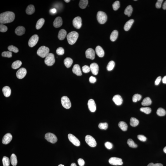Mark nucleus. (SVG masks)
Wrapping results in <instances>:
<instances>
[{
  "instance_id": "35",
  "label": "nucleus",
  "mask_w": 166,
  "mask_h": 166,
  "mask_svg": "<svg viewBox=\"0 0 166 166\" xmlns=\"http://www.w3.org/2000/svg\"><path fill=\"white\" fill-rule=\"evenodd\" d=\"M22 62L19 60H17L14 62L12 64L11 67L13 69H16L19 68L22 65Z\"/></svg>"
},
{
  "instance_id": "8",
  "label": "nucleus",
  "mask_w": 166,
  "mask_h": 166,
  "mask_svg": "<svg viewBox=\"0 0 166 166\" xmlns=\"http://www.w3.org/2000/svg\"><path fill=\"white\" fill-rule=\"evenodd\" d=\"M61 102L62 105L64 108L69 109L71 107V103L69 99L67 96H64L62 98Z\"/></svg>"
},
{
  "instance_id": "62",
  "label": "nucleus",
  "mask_w": 166,
  "mask_h": 166,
  "mask_svg": "<svg viewBox=\"0 0 166 166\" xmlns=\"http://www.w3.org/2000/svg\"><path fill=\"white\" fill-rule=\"evenodd\" d=\"M163 151L166 154V147H164V148L163 149Z\"/></svg>"
},
{
  "instance_id": "23",
  "label": "nucleus",
  "mask_w": 166,
  "mask_h": 166,
  "mask_svg": "<svg viewBox=\"0 0 166 166\" xmlns=\"http://www.w3.org/2000/svg\"><path fill=\"white\" fill-rule=\"evenodd\" d=\"M3 94L5 96L8 97L10 96L11 93V90L10 87L8 86L3 87L2 89Z\"/></svg>"
},
{
  "instance_id": "31",
  "label": "nucleus",
  "mask_w": 166,
  "mask_h": 166,
  "mask_svg": "<svg viewBox=\"0 0 166 166\" xmlns=\"http://www.w3.org/2000/svg\"><path fill=\"white\" fill-rule=\"evenodd\" d=\"M133 8L131 6L129 5L126 8L124 11L125 14L130 17L132 14L133 12Z\"/></svg>"
},
{
  "instance_id": "45",
  "label": "nucleus",
  "mask_w": 166,
  "mask_h": 166,
  "mask_svg": "<svg viewBox=\"0 0 166 166\" xmlns=\"http://www.w3.org/2000/svg\"><path fill=\"white\" fill-rule=\"evenodd\" d=\"M112 7H113V9L114 10H118L120 7V2L118 1H116L113 3V5H112Z\"/></svg>"
},
{
  "instance_id": "47",
  "label": "nucleus",
  "mask_w": 166,
  "mask_h": 166,
  "mask_svg": "<svg viewBox=\"0 0 166 166\" xmlns=\"http://www.w3.org/2000/svg\"><path fill=\"white\" fill-rule=\"evenodd\" d=\"M56 52L57 54L59 55H62L64 53V49L62 47H60L57 49Z\"/></svg>"
},
{
  "instance_id": "5",
  "label": "nucleus",
  "mask_w": 166,
  "mask_h": 166,
  "mask_svg": "<svg viewBox=\"0 0 166 166\" xmlns=\"http://www.w3.org/2000/svg\"><path fill=\"white\" fill-rule=\"evenodd\" d=\"M55 62L54 55L52 53H50L45 57V63L48 66H52Z\"/></svg>"
},
{
  "instance_id": "29",
  "label": "nucleus",
  "mask_w": 166,
  "mask_h": 166,
  "mask_svg": "<svg viewBox=\"0 0 166 166\" xmlns=\"http://www.w3.org/2000/svg\"><path fill=\"white\" fill-rule=\"evenodd\" d=\"M152 103L151 99L149 97L145 98L141 102V105L143 106H148Z\"/></svg>"
},
{
  "instance_id": "9",
  "label": "nucleus",
  "mask_w": 166,
  "mask_h": 166,
  "mask_svg": "<svg viewBox=\"0 0 166 166\" xmlns=\"http://www.w3.org/2000/svg\"><path fill=\"white\" fill-rule=\"evenodd\" d=\"M109 162L110 164L113 165H121L123 163L122 159L116 157H112L109 160Z\"/></svg>"
},
{
  "instance_id": "58",
  "label": "nucleus",
  "mask_w": 166,
  "mask_h": 166,
  "mask_svg": "<svg viewBox=\"0 0 166 166\" xmlns=\"http://www.w3.org/2000/svg\"><path fill=\"white\" fill-rule=\"evenodd\" d=\"M163 9L164 10H166V1L164 3H163V7H162Z\"/></svg>"
},
{
  "instance_id": "22",
  "label": "nucleus",
  "mask_w": 166,
  "mask_h": 166,
  "mask_svg": "<svg viewBox=\"0 0 166 166\" xmlns=\"http://www.w3.org/2000/svg\"><path fill=\"white\" fill-rule=\"evenodd\" d=\"M95 51L97 55L101 58H102L104 55V51L102 48L99 46H97L96 48Z\"/></svg>"
},
{
  "instance_id": "1",
  "label": "nucleus",
  "mask_w": 166,
  "mask_h": 166,
  "mask_svg": "<svg viewBox=\"0 0 166 166\" xmlns=\"http://www.w3.org/2000/svg\"><path fill=\"white\" fill-rule=\"evenodd\" d=\"M15 18V14L12 12H5L0 15V23L1 24L11 23Z\"/></svg>"
},
{
  "instance_id": "12",
  "label": "nucleus",
  "mask_w": 166,
  "mask_h": 166,
  "mask_svg": "<svg viewBox=\"0 0 166 166\" xmlns=\"http://www.w3.org/2000/svg\"><path fill=\"white\" fill-rule=\"evenodd\" d=\"M73 24L75 28L77 29L80 28L82 25L81 18L79 16L75 18L73 20Z\"/></svg>"
},
{
  "instance_id": "64",
  "label": "nucleus",
  "mask_w": 166,
  "mask_h": 166,
  "mask_svg": "<svg viewBox=\"0 0 166 166\" xmlns=\"http://www.w3.org/2000/svg\"><path fill=\"white\" fill-rule=\"evenodd\" d=\"M58 166H64V165H62V164H60Z\"/></svg>"
},
{
  "instance_id": "27",
  "label": "nucleus",
  "mask_w": 166,
  "mask_h": 166,
  "mask_svg": "<svg viewBox=\"0 0 166 166\" xmlns=\"http://www.w3.org/2000/svg\"><path fill=\"white\" fill-rule=\"evenodd\" d=\"M64 64L67 68L71 67L73 63V60L70 58H66L64 61Z\"/></svg>"
},
{
  "instance_id": "24",
  "label": "nucleus",
  "mask_w": 166,
  "mask_h": 166,
  "mask_svg": "<svg viewBox=\"0 0 166 166\" xmlns=\"http://www.w3.org/2000/svg\"><path fill=\"white\" fill-rule=\"evenodd\" d=\"M67 32L66 30L62 29L59 31L58 35V38L60 40H62L64 39L66 37Z\"/></svg>"
},
{
  "instance_id": "16",
  "label": "nucleus",
  "mask_w": 166,
  "mask_h": 166,
  "mask_svg": "<svg viewBox=\"0 0 166 166\" xmlns=\"http://www.w3.org/2000/svg\"><path fill=\"white\" fill-rule=\"evenodd\" d=\"M12 139V136L10 133H8L6 134L3 137L2 142L3 144L7 145L11 141Z\"/></svg>"
},
{
  "instance_id": "20",
  "label": "nucleus",
  "mask_w": 166,
  "mask_h": 166,
  "mask_svg": "<svg viewBox=\"0 0 166 166\" xmlns=\"http://www.w3.org/2000/svg\"><path fill=\"white\" fill-rule=\"evenodd\" d=\"M72 72L74 73L77 76L82 75L81 70L80 66L78 64H75L74 65L72 69Z\"/></svg>"
},
{
  "instance_id": "40",
  "label": "nucleus",
  "mask_w": 166,
  "mask_h": 166,
  "mask_svg": "<svg viewBox=\"0 0 166 166\" xmlns=\"http://www.w3.org/2000/svg\"><path fill=\"white\" fill-rule=\"evenodd\" d=\"M129 146L130 147L133 148H136L137 147V145L134 143V141L132 139H128L127 141Z\"/></svg>"
},
{
  "instance_id": "13",
  "label": "nucleus",
  "mask_w": 166,
  "mask_h": 166,
  "mask_svg": "<svg viewBox=\"0 0 166 166\" xmlns=\"http://www.w3.org/2000/svg\"><path fill=\"white\" fill-rule=\"evenodd\" d=\"M27 70L24 68H21L17 71L16 75L18 79H21L25 76L27 74Z\"/></svg>"
},
{
  "instance_id": "36",
  "label": "nucleus",
  "mask_w": 166,
  "mask_h": 166,
  "mask_svg": "<svg viewBox=\"0 0 166 166\" xmlns=\"http://www.w3.org/2000/svg\"><path fill=\"white\" fill-rule=\"evenodd\" d=\"M88 3V1L87 0H81L79 2V6L82 9H85L87 7Z\"/></svg>"
},
{
  "instance_id": "42",
  "label": "nucleus",
  "mask_w": 166,
  "mask_h": 166,
  "mask_svg": "<svg viewBox=\"0 0 166 166\" xmlns=\"http://www.w3.org/2000/svg\"><path fill=\"white\" fill-rule=\"evenodd\" d=\"M141 98L142 96L141 95L138 94H134L132 98L133 101L134 102H136L141 100Z\"/></svg>"
},
{
  "instance_id": "32",
  "label": "nucleus",
  "mask_w": 166,
  "mask_h": 166,
  "mask_svg": "<svg viewBox=\"0 0 166 166\" xmlns=\"http://www.w3.org/2000/svg\"><path fill=\"white\" fill-rule=\"evenodd\" d=\"M10 162L13 166H16L17 164V157L15 154H12L10 157Z\"/></svg>"
},
{
  "instance_id": "26",
  "label": "nucleus",
  "mask_w": 166,
  "mask_h": 166,
  "mask_svg": "<svg viewBox=\"0 0 166 166\" xmlns=\"http://www.w3.org/2000/svg\"><path fill=\"white\" fill-rule=\"evenodd\" d=\"M35 11V7L32 5H30L28 6L26 10L27 14L29 15L32 14L34 13Z\"/></svg>"
},
{
  "instance_id": "30",
  "label": "nucleus",
  "mask_w": 166,
  "mask_h": 166,
  "mask_svg": "<svg viewBox=\"0 0 166 166\" xmlns=\"http://www.w3.org/2000/svg\"><path fill=\"white\" fill-rule=\"evenodd\" d=\"M118 36V32L116 30H114L112 32L110 38L112 42H114L117 38Z\"/></svg>"
},
{
  "instance_id": "14",
  "label": "nucleus",
  "mask_w": 166,
  "mask_h": 166,
  "mask_svg": "<svg viewBox=\"0 0 166 166\" xmlns=\"http://www.w3.org/2000/svg\"><path fill=\"white\" fill-rule=\"evenodd\" d=\"M86 58L93 60L95 57V52L94 50L91 48H89L86 50Z\"/></svg>"
},
{
  "instance_id": "54",
  "label": "nucleus",
  "mask_w": 166,
  "mask_h": 166,
  "mask_svg": "<svg viewBox=\"0 0 166 166\" xmlns=\"http://www.w3.org/2000/svg\"><path fill=\"white\" fill-rule=\"evenodd\" d=\"M162 78L161 76H159L157 78L155 82V84L156 85H158L160 83V82Z\"/></svg>"
},
{
  "instance_id": "55",
  "label": "nucleus",
  "mask_w": 166,
  "mask_h": 166,
  "mask_svg": "<svg viewBox=\"0 0 166 166\" xmlns=\"http://www.w3.org/2000/svg\"><path fill=\"white\" fill-rule=\"evenodd\" d=\"M96 79L95 77L93 76H91L89 78V81L91 83H94L96 81Z\"/></svg>"
},
{
  "instance_id": "61",
  "label": "nucleus",
  "mask_w": 166,
  "mask_h": 166,
  "mask_svg": "<svg viewBox=\"0 0 166 166\" xmlns=\"http://www.w3.org/2000/svg\"><path fill=\"white\" fill-rule=\"evenodd\" d=\"M71 166H77L75 163H73L71 164Z\"/></svg>"
},
{
  "instance_id": "46",
  "label": "nucleus",
  "mask_w": 166,
  "mask_h": 166,
  "mask_svg": "<svg viewBox=\"0 0 166 166\" xmlns=\"http://www.w3.org/2000/svg\"><path fill=\"white\" fill-rule=\"evenodd\" d=\"M2 56L8 57V58H11L12 56V53L11 52L9 51H4L2 54Z\"/></svg>"
},
{
  "instance_id": "7",
  "label": "nucleus",
  "mask_w": 166,
  "mask_h": 166,
  "mask_svg": "<svg viewBox=\"0 0 166 166\" xmlns=\"http://www.w3.org/2000/svg\"><path fill=\"white\" fill-rule=\"evenodd\" d=\"M45 138L49 142L53 144L55 143L58 140L55 135L51 133H46L45 135Z\"/></svg>"
},
{
  "instance_id": "11",
  "label": "nucleus",
  "mask_w": 166,
  "mask_h": 166,
  "mask_svg": "<svg viewBox=\"0 0 166 166\" xmlns=\"http://www.w3.org/2000/svg\"><path fill=\"white\" fill-rule=\"evenodd\" d=\"M68 137L69 140L74 145L77 146V147H79L80 146V141L74 135L70 134H68Z\"/></svg>"
},
{
  "instance_id": "21",
  "label": "nucleus",
  "mask_w": 166,
  "mask_h": 166,
  "mask_svg": "<svg viewBox=\"0 0 166 166\" xmlns=\"http://www.w3.org/2000/svg\"><path fill=\"white\" fill-rule=\"evenodd\" d=\"M25 28L23 26H19L16 28L15 30V33L18 36L23 35L25 33Z\"/></svg>"
},
{
  "instance_id": "33",
  "label": "nucleus",
  "mask_w": 166,
  "mask_h": 166,
  "mask_svg": "<svg viewBox=\"0 0 166 166\" xmlns=\"http://www.w3.org/2000/svg\"><path fill=\"white\" fill-rule=\"evenodd\" d=\"M119 127L123 131H126L128 128V126L127 124L124 121H120L119 123Z\"/></svg>"
},
{
  "instance_id": "28",
  "label": "nucleus",
  "mask_w": 166,
  "mask_h": 166,
  "mask_svg": "<svg viewBox=\"0 0 166 166\" xmlns=\"http://www.w3.org/2000/svg\"><path fill=\"white\" fill-rule=\"evenodd\" d=\"M45 22V20L43 18H41L37 21L36 25V28L37 30L40 29L43 27Z\"/></svg>"
},
{
  "instance_id": "17",
  "label": "nucleus",
  "mask_w": 166,
  "mask_h": 166,
  "mask_svg": "<svg viewBox=\"0 0 166 166\" xmlns=\"http://www.w3.org/2000/svg\"><path fill=\"white\" fill-rule=\"evenodd\" d=\"M91 71L93 74L97 75L99 72V67L97 64L96 63H93L90 66Z\"/></svg>"
},
{
  "instance_id": "2",
  "label": "nucleus",
  "mask_w": 166,
  "mask_h": 166,
  "mask_svg": "<svg viewBox=\"0 0 166 166\" xmlns=\"http://www.w3.org/2000/svg\"><path fill=\"white\" fill-rule=\"evenodd\" d=\"M79 37V34L75 31L69 33L67 36V39L69 44L73 45L76 42Z\"/></svg>"
},
{
  "instance_id": "56",
  "label": "nucleus",
  "mask_w": 166,
  "mask_h": 166,
  "mask_svg": "<svg viewBox=\"0 0 166 166\" xmlns=\"http://www.w3.org/2000/svg\"><path fill=\"white\" fill-rule=\"evenodd\" d=\"M57 10L55 9H51L50 10V12L51 13L54 14L56 13Z\"/></svg>"
},
{
  "instance_id": "43",
  "label": "nucleus",
  "mask_w": 166,
  "mask_h": 166,
  "mask_svg": "<svg viewBox=\"0 0 166 166\" xmlns=\"http://www.w3.org/2000/svg\"><path fill=\"white\" fill-rule=\"evenodd\" d=\"M8 49L9 51H10V52L13 51L15 53H17L19 51L17 47L13 45H10L8 47Z\"/></svg>"
},
{
  "instance_id": "49",
  "label": "nucleus",
  "mask_w": 166,
  "mask_h": 166,
  "mask_svg": "<svg viewBox=\"0 0 166 166\" xmlns=\"http://www.w3.org/2000/svg\"><path fill=\"white\" fill-rule=\"evenodd\" d=\"M8 28L3 24H1L0 25V31L2 32H4L7 31Z\"/></svg>"
},
{
  "instance_id": "60",
  "label": "nucleus",
  "mask_w": 166,
  "mask_h": 166,
  "mask_svg": "<svg viewBox=\"0 0 166 166\" xmlns=\"http://www.w3.org/2000/svg\"><path fill=\"white\" fill-rule=\"evenodd\" d=\"M154 164L153 163H151L149 164L147 166H154Z\"/></svg>"
},
{
  "instance_id": "44",
  "label": "nucleus",
  "mask_w": 166,
  "mask_h": 166,
  "mask_svg": "<svg viewBox=\"0 0 166 166\" xmlns=\"http://www.w3.org/2000/svg\"><path fill=\"white\" fill-rule=\"evenodd\" d=\"M108 125L107 123H101L99 124V127L101 129L106 130L108 128Z\"/></svg>"
},
{
  "instance_id": "63",
  "label": "nucleus",
  "mask_w": 166,
  "mask_h": 166,
  "mask_svg": "<svg viewBox=\"0 0 166 166\" xmlns=\"http://www.w3.org/2000/svg\"><path fill=\"white\" fill-rule=\"evenodd\" d=\"M64 1L66 2V3H69V2L70 1V0H64Z\"/></svg>"
},
{
  "instance_id": "57",
  "label": "nucleus",
  "mask_w": 166,
  "mask_h": 166,
  "mask_svg": "<svg viewBox=\"0 0 166 166\" xmlns=\"http://www.w3.org/2000/svg\"><path fill=\"white\" fill-rule=\"evenodd\" d=\"M162 81L163 83L166 84V76H165L162 79Z\"/></svg>"
},
{
  "instance_id": "59",
  "label": "nucleus",
  "mask_w": 166,
  "mask_h": 166,
  "mask_svg": "<svg viewBox=\"0 0 166 166\" xmlns=\"http://www.w3.org/2000/svg\"><path fill=\"white\" fill-rule=\"evenodd\" d=\"M154 166H163L162 164L156 163L154 164Z\"/></svg>"
},
{
  "instance_id": "4",
  "label": "nucleus",
  "mask_w": 166,
  "mask_h": 166,
  "mask_svg": "<svg viewBox=\"0 0 166 166\" xmlns=\"http://www.w3.org/2000/svg\"><path fill=\"white\" fill-rule=\"evenodd\" d=\"M97 19L101 24H103L107 21V17L106 14L102 11L98 12L97 15Z\"/></svg>"
},
{
  "instance_id": "3",
  "label": "nucleus",
  "mask_w": 166,
  "mask_h": 166,
  "mask_svg": "<svg viewBox=\"0 0 166 166\" xmlns=\"http://www.w3.org/2000/svg\"><path fill=\"white\" fill-rule=\"evenodd\" d=\"M49 49L45 46H42L39 48L37 51V54L42 58H45L49 54Z\"/></svg>"
},
{
  "instance_id": "6",
  "label": "nucleus",
  "mask_w": 166,
  "mask_h": 166,
  "mask_svg": "<svg viewBox=\"0 0 166 166\" xmlns=\"http://www.w3.org/2000/svg\"><path fill=\"white\" fill-rule=\"evenodd\" d=\"M86 143L90 147H95L97 145V143L94 138L90 135H87L85 138Z\"/></svg>"
},
{
  "instance_id": "52",
  "label": "nucleus",
  "mask_w": 166,
  "mask_h": 166,
  "mask_svg": "<svg viewBox=\"0 0 166 166\" xmlns=\"http://www.w3.org/2000/svg\"><path fill=\"white\" fill-rule=\"evenodd\" d=\"M163 0H158L156 4V7L157 9H160L162 6V5Z\"/></svg>"
},
{
  "instance_id": "50",
  "label": "nucleus",
  "mask_w": 166,
  "mask_h": 166,
  "mask_svg": "<svg viewBox=\"0 0 166 166\" xmlns=\"http://www.w3.org/2000/svg\"><path fill=\"white\" fill-rule=\"evenodd\" d=\"M138 138L140 141L143 142H145L147 139V138L143 135H138Z\"/></svg>"
},
{
  "instance_id": "53",
  "label": "nucleus",
  "mask_w": 166,
  "mask_h": 166,
  "mask_svg": "<svg viewBox=\"0 0 166 166\" xmlns=\"http://www.w3.org/2000/svg\"><path fill=\"white\" fill-rule=\"evenodd\" d=\"M78 164L80 166H83L84 165L85 162L84 160L82 158H79L78 160Z\"/></svg>"
},
{
  "instance_id": "10",
  "label": "nucleus",
  "mask_w": 166,
  "mask_h": 166,
  "mask_svg": "<svg viewBox=\"0 0 166 166\" xmlns=\"http://www.w3.org/2000/svg\"><path fill=\"white\" fill-rule=\"evenodd\" d=\"M39 37L37 35L33 36L29 39L28 43L29 46L31 47H33L37 44L38 41Z\"/></svg>"
},
{
  "instance_id": "19",
  "label": "nucleus",
  "mask_w": 166,
  "mask_h": 166,
  "mask_svg": "<svg viewBox=\"0 0 166 166\" xmlns=\"http://www.w3.org/2000/svg\"><path fill=\"white\" fill-rule=\"evenodd\" d=\"M63 24L62 19L61 17H58L55 19L53 22L54 26L55 28H58L62 26Z\"/></svg>"
},
{
  "instance_id": "25",
  "label": "nucleus",
  "mask_w": 166,
  "mask_h": 166,
  "mask_svg": "<svg viewBox=\"0 0 166 166\" xmlns=\"http://www.w3.org/2000/svg\"><path fill=\"white\" fill-rule=\"evenodd\" d=\"M134 20L131 19L128 21L126 23L124 28V29L125 31H128L130 29L132 25H133V23H134Z\"/></svg>"
},
{
  "instance_id": "18",
  "label": "nucleus",
  "mask_w": 166,
  "mask_h": 166,
  "mask_svg": "<svg viewBox=\"0 0 166 166\" xmlns=\"http://www.w3.org/2000/svg\"><path fill=\"white\" fill-rule=\"evenodd\" d=\"M113 101L116 104L117 106H120L122 104L123 99L121 96L116 95L114 96L113 98Z\"/></svg>"
},
{
  "instance_id": "48",
  "label": "nucleus",
  "mask_w": 166,
  "mask_h": 166,
  "mask_svg": "<svg viewBox=\"0 0 166 166\" xmlns=\"http://www.w3.org/2000/svg\"><path fill=\"white\" fill-rule=\"evenodd\" d=\"M83 72L84 73H88L91 71L90 68L87 65H85L82 67Z\"/></svg>"
},
{
  "instance_id": "41",
  "label": "nucleus",
  "mask_w": 166,
  "mask_h": 166,
  "mask_svg": "<svg viewBox=\"0 0 166 166\" xmlns=\"http://www.w3.org/2000/svg\"><path fill=\"white\" fill-rule=\"evenodd\" d=\"M141 111L147 114H149L151 112V109L149 107H141L140 109Z\"/></svg>"
},
{
  "instance_id": "51",
  "label": "nucleus",
  "mask_w": 166,
  "mask_h": 166,
  "mask_svg": "<svg viewBox=\"0 0 166 166\" xmlns=\"http://www.w3.org/2000/svg\"><path fill=\"white\" fill-rule=\"evenodd\" d=\"M105 147L108 149H111L113 147V144L110 142H106L105 144Z\"/></svg>"
},
{
  "instance_id": "37",
  "label": "nucleus",
  "mask_w": 166,
  "mask_h": 166,
  "mask_svg": "<svg viewBox=\"0 0 166 166\" xmlns=\"http://www.w3.org/2000/svg\"><path fill=\"white\" fill-rule=\"evenodd\" d=\"M157 114L160 116H164L166 114V111L164 109L159 108L157 111Z\"/></svg>"
},
{
  "instance_id": "34",
  "label": "nucleus",
  "mask_w": 166,
  "mask_h": 166,
  "mask_svg": "<svg viewBox=\"0 0 166 166\" xmlns=\"http://www.w3.org/2000/svg\"><path fill=\"white\" fill-rule=\"evenodd\" d=\"M138 120L135 118L132 117L131 118L130 124L133 127H136L138 125Z\"/></svg>"
},
{
  "instance_id": "39",
  "label": "nucleus",
  "mask_w": 166,
  "mask_h": 166,
  "mask_svg": "<svg viewBox=\"0 0 166 166\" xmlns=\"http://www.w3.org/2000/svg\"><path fill=\"white\" fill-rule=\"evenodd\" d=\"M2 162L3 166H9L10 165V160L9 158L7 157H3L2 159Z\"/></svg>"
},
{
  "instance_id": "15",
  "label": "nucleus",
  "mask_w": 166,
  "mask_h": 166,
  "mask_svg": "<svg viewBox=\"0 0 166 166\" xmlns=\"http://www.w3.org/2000/svg\"><path fill=\"white\" fill-rule=\"evenodd\" d=\"M88 106L90 111L92 112H94L96 110V105L94 100L93 99H90L88 102Z\"/></svg>"
},
{
  "instance_id": "38",
  "label": "nucleus",
  "mask_w": 166,
  "mask_h": 166,
  "mask_svg": "<svg viewBox=\"0 0 166 166\" xmlns=\"http://www.w3.org/2000/svg\"><path fill=\"white\" fill-rule=\"evenodd\" d=\"M115 63L113 61H111L109 63L107 66V70L108 71H111L113 69L115 66Z\"/></svg>"
}]
</instances>
